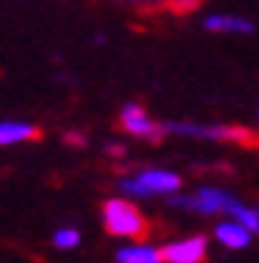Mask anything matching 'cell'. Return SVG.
Segmentation results:
<instances>
[{
	"mask_svg": "<svg viewBox=\"0 0 259 263\" xmlns=\"http://www.w3.org/2000/svg\"><path fill=\"white\" fill-rule=\"evenodd\" d=\"M117 263H163V249L155 246H125L117 252Z\"/></svg>",
	"mask_w": 259,
	"mask_h": 263,
	"instance_id": "cell-10",
	"label": "cell"
},
{
	"mask_svg": "<svg viewBox=\"0 0 259 263\" xmlns=\"http://www.w3.org/2000/svg\"><path fill=\"white\" fill-rule=\"evenodd\" d=\"M201 27L207 32H239V35H250L256 32L253 21L242 18V15H207L201 21Z\"/></svg>",
	"mask_w": 259,
	"mask_h": 263,
	"instance_id": "cell-7",
	"label": "cell"
},
{
	"mask_svg": "<svg viewBox=\"0 0 259 263\" xmlns=\"http://www.w3.org/2000/svg\"><path fill=\"white\" fill-rule=\"evenodd\" d=\"M120 123H122V129L128 132V135L143 138V141H160V138L166 135L163 123H155L146 111H143V105H137V103H125L122 105Z\"/></svg>",
	"mask_w": 259,
	"mask_h": 263,
	"instance_id": "cell-5",
	"label": "cell"
},
{
	"mask_svg": "<svg viewBox=\"0 0 259 263\" xmlns=\"http://www.w3.org/2000/svg\"><path fill=\"white\" fill-rule=\"evenodd\" d=\"M213 234H215V240L222 246H227V249H245V246H250L253 231H250L248 226H242L239 219H230V222H219Z\"/></svg>",
	"mask_w": 259,
	"mask_h": 263,
	"instance_id": "cell-8",
	"label": "cell"
},
{
	"mask_svg": "<svg viewBox=\"0 0 259 263\" xmlns=\"http://www.w3.org/2000/svg\"><path fill=\"white\" fill-rule=\"evenodd\" d=\"M230 202H233V196L227 190H219V187H201L192 196H178V193L169 196V205L198 211V214H227Z\"/></svg>",
	"mask_w": 259,
	"mask_h": 263,
	"instance_id": "cell-3",
	"label": "cell"
},
{
	"mask_svg": "<svg viewBox=\"0 0 259 263\" xmlns=\"http://www.w3.org/2000/svg\"><path fill=\"white\" fill-rule=\"evenodd\" d=\"M79 240H82V237H79L76 228H58L56 234H53V246H56V249H76Z\"/></svg>",
	"mask_w": 259,
	"mask_h": 263,
	"instance_id": "cell-11",
	"label": "cell"
},
{
	"mask_svg": "<svg viewBox=\"0 0 259 263\" xmlns=\"http://www.w3.org/2000/svg\"><path fill=\"white\" fill-rule=\"evenodd\" d=\"M204 257H207V237L201 234L163 246V263H204Z\"/></svg>",
	"mask_w": 259,
	"mask_h": 263,
	"instance_id": "cell-6",
	"label": "cell"
},
{
	"mask_svg": "<svg viewBox=\"0 0 259 263\" xmlns=\"http://www.w3.org/2000/svg\"><path fill=\"white\" fill-rule=\"evenodd\" d=\"M140 6H148V9H158V6H172L175 0H134Z\"/></svg>",
	"mask_w": 259,
	"mask_h": 263,
	"instance_id": "cell-12",
	"label": "cell"
},
{
	"mask_svg": "<svg viewBox=\"0 0 259 263\" xmlns=\"http://www.w3.org/2000/svg\"><path fill=\"white\" fill-rule=\"evenodd\" d=\"M35 138H38V129L32 123H24V120L0 123V143L3 146H12V143H20V141H35Z\"/></svg>",
	"mask_w": 259,
	"mask_h": 263,
	"instance_id": "cell-9",
	"label": "cell"
},
{
	"mask_svg": "<svg viewBox=\"0 0 259 263\" xmlns=\"http://www.w3.org/2000/svg\"><path fill=\"white\" fill-rule=\"evenodd\" d=\"M169 135H184V138H201V141H242L248 138V132L230 129V126H204V123H184V120H169L163 123Z\"/></svg>",
	"mask_w": 259,
	"mask_h": 263,
	"instance_id": "cell-4",
	"label": "cell"
},
{
	"mask_svg": "<svg viewBox=\"0 0 259 263\" xmlns=\"http://www.w3.org/2000/svg\"><path fill=\"white\" fill-rule=\"evenodd\" d=\"M105 231L114 237H143L146 234V216L131 205L128 199H108L102 205Z\"/></svg>",
	"mask_w": 259,
	"mask_h": 263,
	"instance_id": "cell-1",
	"label": "cell"
},
{
	"mask_svg": "<svg viewBox=\"0 0 259 263\" xmlns=\"http://www.w3.org/2000/svg\"><path fill=\"white\" fill-rule=\"evenodd\" d=\"M120 190L125 196H172L181 190V176L169 170H140L137 176L120 181Z\"/></svg>",
	"mask_w": 259,
	"mask_h": 263,
	"instance_id": "cell-2",
	"label": "cell"
}]
</instances>
